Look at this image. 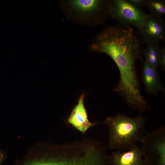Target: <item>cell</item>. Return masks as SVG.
I'll return each mask as SVG.
<instances>
[{
    "label": "cell",
    "instance_id": "cell-1",
    "mask_svg": "<svg viewBox=\"0 0 165 165\" xmlns=\"http://www.w3.org/2000/svg\"><path fill=\"white\" fill-rule=\"evenodd\" d=\"M129 25L118 24L105 28L94 38L90 50L109 56L119 71L120 79L114 90L130 106L142 104L135 64L140 57L141 43Z\"/></svg>",
    "mask_w": 165,
    "mask_h": 165
},
{
    "label": "cell",
    "instance_id": "cell-2",
    "mask_svg": "<svg viewBox=\"0 0 165 165\" xmlns=\"http://www.w3.org/2000/svg\"><path fill=\"white\" fill-rule=\"evenodd\" d=\"M145 121L140 114L133 118L121 114L107 117L105 123L109 130V147L123 151L136 145L144 135Z\"/></svg>",
    "mask_w": 165,
    "mask_h": 165
},
{
    "label": "cell",
    "instance_id": "cell-3",
    "mask_svg": "<svg viewBox=\"0 0 165 165\" xmlns=\"http://www.w3.org/2000/svg\"><path fill=\"white\" fill-rule=\"evenodd\" d=\"M110 0H71L62 2L63 10L73 21L91 27L103 24L109 16Z\"/></svg>",
    "mask_w": 165,
    "mask_h": 165
},
{
    "label": "cell",
    "instance_id": "cell-4",
    "mask_svg": "<svg viewBox=\"0 0 165 165\" xmlns=\"http://www.w3.org/2000/svg\"><path fill=\"white\" fill-rule=\"evenodd\" d=\"M68 154L35 160L32 165H106L104 152L97 145L85 146L80 154Z\"/></svg>",
    "mask_w": 165,
    "mask_h": 165
},
{
    "label": "cell",
    "instance_id": "cell-5",
    "mask_svg": "<svg viewBox=\"0 0 165 165\" xmlns=\"http://www.w3.org/2000/svg\"><path fill=\"white\" fill-rule=\"evenodd\" d=\"M146 165H165V129H157L144 135L141 141Z\"/></svg>",
    "mask_w": 165,
    "mask_h": 165
},
{
    "label": "cell",
    "instance_id": "cell-6",
    "mask_svg": "<svg viewBox=\"0 0 165 165\" xmlns=\"http://www.w3.org/2000/svg\"><path fill=\"white\" fill-rule=\"evenodd\" d=\"M147 14L126 0L110 1L109 16L119 24L132 25L138 29L143 24Z\"/></svg>",
    "mask_w": 165,
    "mask_h": 165
},
{
    "label": "cell",
    "instance_id": "cell-7",
    "mask_svg": "<svg viewBox=\"0 0 165 165\" xmlns=\"http://www.w3.org/2000/svg\"><path fill=\"white\" fill-rule=\"evenodd\" d=\"M140 40L158 43L165 40V23L161 16L147 14L141 27L138 29Z\"/></svg>",
    "mask_w": 165,
    "mask_h": 165
},
{
    "label": "cell",
    "instance_id": "cell-8",
    "mask_svg": "<svg viewBox=\"0 0 165 165\" xmlns=\"http://www.w3.org/2000/svg\"><path fill=\"white\" fill-rule=\"evenodd\" d=\"M109 159L112 165H146L141 149L137 145L127 151L113 152Z\"/></svg>",
    "mask_w": 165,
    "mask_h": 165
},
{
    "label": "cell",
    "instance_id": "cell-9",
    "mask_svg": "<svg viewBox=\"0 0 165 165\" xmlns=\"http://www.w3.org/2000/svg\"><path fill=\"white\" fill-rule=\"evenodd\" d=\"M85 95H82L78 103L73 108L68 120V123L79 131L85 133L90 127L96 125L90 122L84 103Z\"/></svg>",
    "mask_w": 165,
    "mask_h": 165
},
{
    "label": "cell",
    "instance_id": "cell-10",
    "mask_svg": "<svg viewBox=\"0 0 165 165\" xmlns=\"http://www.w3.org/2000/svg\"><path fill=\"white\" fill-rule=\"evenodd\" d=\"M142 78L147 91L152 94H156L164 89L159 79L156 68L148 63L145 61L143 63Z\"/></svg>",
    "mask_w": 165,
    "mask_h": 165
},
{
    "label": "cell",
    "instance_id": "cell-11",
    "mask_svg": "<svg viewBox=\"0 0 165 165\" xmlns=\"http://www.w3.org/2000/svg\"><path fill=\"white\" fill-rule=\"evenodd\" d=\"M147 44L146 48L143 52L145 58V61L157 68L159 65V59L162 48L158 43H148Z\"/></svg>",
    "mask_w": 165,
    "mask_h": 165
},
{
    "label": "cell",
    "instance_id": "cell-12",
    "mask_svg": "<svg viewBox=\"0 0 165 165\" xmlns=\"http://www.w3.org/2000/svg\"><path fill=\"white\" fill-rule=\"evenodd\" d=\"M146 6L151 14L161 16L165 14V1L163 0H147Z\"/></svg>",
    "mask_w": 165,
    "mask_h": 165
},
{
    "label": "cell",
    "instance_id": "cell-13",
    "mask_svg": "<svg viewBox=\"0 0 165 165\" xmlns=\"http://www.w3.org/2000/svg\"><path fill=\"white\" fill-rule=\"evenodd\" d=\"M135 7L141 9L146 6L147 0H126Z\"/></svg>",
    "mask_w": 165,
    "mask_h": 165
},
{
    "label": "cell",
    "instance_id": "cell-14",
    "mask_svg": "<svg viewBox=\"0 0 165 165\" xmlns=\"http://www.w3.org/2000/svg\"><path fill=\"white\" fill-rule=\"evenodd\" d=\"M159 65H160L163 69L165 68V46L162 49V50L159 59Z\"/></svg>",
    "mask_w": 165,
    "mask_h": 165
},
{
    "label": "cell",
    "instance_id": "cell-15",
    "mask_svg": "<svg viewBox=\"0 0 165 165\" xmlns=\"http://www.w3.org/2000/svg\"><path fill=\"white\" fill-rule=\"evenodd\" d=\"M4 158L3 153L0 151V164L3 161Z\"/></svg>",
    "mask_w": 165,
    "mask_h": 165
}]
</instances>
